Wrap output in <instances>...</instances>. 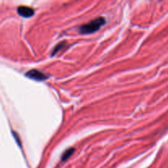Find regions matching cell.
Segmentation results:
<instances>
[{"instance_id":"obj_2","label":"cell","mask_w":168,"mask_h":168,"mask_svg":"<svg viewBox=\"0 0 168 168\" xmlns=\"http://www.w3.org/2000/svg\"><path fill=\"white\" fill-rule=\"evenodd\" d=\"M26 76L29 78L35 80V81H44L47 79V76L44 74L42 73L41 71H39L37 70H31L26 73Z\"/></svg>"},{"instance_id":"obj_4","label":"cell","mask_w":168,"mask_h":168,"mask_svg":"<svg viewBox=\"0 0 168 168\" xmlns=\"http://www.w3.org/2000/svg\"><path fill=\"white\" fill-rule=\"evenodd\" d=\"M73 152H74V149H68V150L65 151V153H64V154L62 155V161H64V160H66V159L68 158L69 157L71 156V154L73 153Z\"/></svg>"},{"instance_id":"obj_3","label":"cell","mask_w":168,"mask_h":168,"mask_svg":"<svg viewBox=\"0 0 168 168\" xmlns=\"http://www.w3.org/2000/svg\"><path fill=\"white\" fill-rule=\"evenodd\" d=\"M17 12L18 14L24 17H31L34 15V9L29 7H19Z\"/></svg>"},{"instance_id":"obj_5","label":"cell","mask_w":168,"mask_h":168,"mask_svg":"<svg viewBox=\"0 0 168 168\" xmlns=\"http://www.w3.org/2000/svg\"><path fill=\"white\" fill-rule=\"evenodd\" d=\"M65 44H66V42H62L61 44H59L57 45V47L55 48L54 50H53V52H52V55H54L56 52H57V51H59L62 48H64V46H65Z\"/></svg>"},{"instance_id":"obj_1","label":"cell","mask_w":168,"mask_h":168,"mask_svg":"<svg viewBox=\"0 0 168 168\" xmlns=\"http://www.w3.org/2000/svg\"><path fill=\"white\" fill-rule=\"evenodd\" d=\"M104 23V18L103 17H99V18H96L94 21H90L89 23L81 26L79 31H80L81 34L93 33V32L98 31Z\"/></svg>"}]
</instances>
